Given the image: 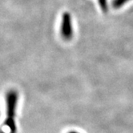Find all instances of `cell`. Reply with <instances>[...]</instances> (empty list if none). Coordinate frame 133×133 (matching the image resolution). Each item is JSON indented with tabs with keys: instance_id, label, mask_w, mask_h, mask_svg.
<instances>
[{
	"instance_id": "obj_5",
	"label": "cell",
	"mask_w": 133,
	"mask_h": 133,
	"mask_svg": "<svg viewBox=\"0 0 133 133\" xmlns=\"http://www.w3.org/2000/svg\"><path fill=\"white\" fill-rule=\"evenodd\" d=\"M68 133H79V132H76V131H70V132H68Z\"/></svg>"
},
{
	"instance_id": "obj_2",
	"label": "cell",
	"mask_w": 133,
	"mask_h": 133,
	"mask_svg": "<svg viewBox=\"0 0 133 133\" xmlns=\"http://www.w3.org/2000/svg\"><path fill=\"white\" fill-rule=\"evenodd\" d=\"M61 35L66 40H70L73 36V27L71 16L68 12H64L62 15L61 21Z\"/></svg>"
},
{
	"instance_id": "obj_4",
	"label": "cell",
	"mask_w": 133,
	"mask_h": 133,
	"mask_svg": "<svg viewBox=\"0 0 133 133\" xmlns=\"http://www.w3.org/2000/svg\"><path fill=\"white\" fill-rule=\"evenodd\" d=\"M99 4L101 10L103 12L108 11V1L107 0H99Z\"/></svg>"
},
{
	"instance_id": "obj_3",
	"label": "cell",
	"mask_w": 133,
	"mask_h": 133,
	"mask_svg": "<svg viewBox=\"0 0 133 133\" xmlns=\"http://www.w3.org/2000/svg\"><path fill=\"white\" fill-rule=\"evenodd\" d=\"M130 0H113L112 1V6L116 9H118L124 5Z\"/></svg>"
},
{
	"instance_id": "obj_1",
	"label": "cell",
	"mask_w": 133,
	"mask_h": 133,
	"mask_svg": "<svg viewBox=\"0 0 133 133\" xmlns=\"http://www.w3.org/2000/svg\"><path fill=\"white\" fill-rule=\"evenodd\" d=\"M18 101V93L16 91L11 90L6 94V119L5 121V125L10 129V133H15L16 127L15 123V109Z\"/></svg>"
}]
</instances>
